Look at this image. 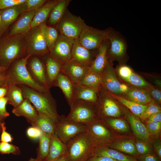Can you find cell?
<instances>
[{
  "label": "cell",
  "mask_w": 161,
  "mask_h": 161,
  "mask_svg": "<svg viewBox=\"0 0 161 161\" xmlns=\"http://www.w3.org/2000/svg\"><path fill=\"white\" fill-rule=\"evenodd\" d=\"M27 33L7 35L0 39V66L7 69L15 60L26 56Z\"/></svg>",
  "instance_id": "1"
},
{
  "label": "cell",
  "mask_w": 161,
  "mask_h": 161,
  "mask_svg": "<svg viewBox=\"0 0 161 161\" xmlns=\"http://www.w3.org/2000/svg\"><path fill=\"white\" fill-rule=\"evenodd\" d=\"M21 89L24 98L28 99L38 112L47 115L56 122L60 116L58 113L56 101L49 91L43 92L27 86L17 85Z\"/></svg>",
  "instance_id": "2"
},
{
  "label": "cell",
  "mask_w": 161,
  "mask_h": 161,
  "mask_svg": "<svg viewBox=\"0 0 161 161\" xmlns=\"http://www.w3.org/2000/svg\"><path fill=\"white\" fill-rule=\"evenodd\" d=\"M29 57L27 56L17 59L8 67L6 70L7 85L22 84L41 92L49 91V90L36 83L31 77L26 67L27 60Z\"/></svg>",
  "instance_id": "3"
},
{
  "label": "cell",
  "mask_w": 161,
  "mask_h": 161,
  "mask_svg": "<svg viewBox=\"0 0 161 161\" xmlns=\"http://www.w3.org/2000/svg\"><path fill=\"white\" fill-rule=\"evenodd\" d=\"M66 144V161H88L93 156L95 146L86 132L78 135Z\"/></svg>",
  "instance_id": "4"
},
{
  "label": "cell",
  "mask_w": 161,
  "mask_h": 161,
  "mask_svg": "<svg viewBox=\"0 0 161 161\" xmlns=\"http://www.w3.org/2000/svg\"><path fill=\"white\" fill-rule=\"evenodd\" d=\"M70 107V111L66 120L70 122L87 125L100 120L97 103L75 102Z\"/></svg>",
  "instance_id": "5"
},
{
  "label": "cell",
  "mask_w": 161,
  "mask_h": 161,
  "mask_svg": "<svg viewBox=\"0 0 161 161\" xmlns=\"http://www.w3.org/2000/svg\"><path fill=\"white\" fill-rule=\"evenodd\" d=\"M86 133L95 147L107 146L121 136L100 119L86 125Z\"/></svg>",
  "instance_id": "6"
},
{
  "label": "cell",
  "mask_w": 161,
  "mask_h": 161,
  "mask_svg": "<svg viewBox=\"0 0 161 161\" xmlns=\"http://www.w3.org/2000/svg\"><path fill=\"white\" fill-rule=\"evenodd\" d=\"M107 39L110 43L107 52L108 61L112 62L117 61L119 64H125L129 58L127 44L125 37L120 32L112 28Z\"/></svg>",
  "instance_id": "7"
},
{
  "label": "cell",
  "mask_w": 161,
  "mask_h": 161,
  "mask_svg": "<svg viewBox=\"0 0 161 161\" xmlns=\"http://www.w3.org/2000/svg\"><path fill=\"white\" fill-rule=\"evenodd\" d=\"M97 94V105L100 119L106 117H124L122 105L112 94L103 88Z\"/></svg>",
  "instance_id": "8"
},
{
  "label": "cell",
  "mask_w": 161,
  "mask_h": 161,
  "mask_svg": "<svg viewBox=\"0 0 161 161\" xmlns=\"http://www.w3.org/2000/svg\"><path fill=\"white\" fill-rule=\"evenodd\" d=\"M44 23L31 29L27 33L26 56L35 55L42 58L49 53V50L44 35Z\"/></svg>",
  "instance_id": "9"
},
{
  "label": "cell",
  "mask_w": 161,
  "mask_h": 161,
  "mask_svg": "<svg viewBox=\"0 0 161 161\" xmlns=\"http://www.w3.org/2000/svg\"><path fill=\"white\" fill-rule=\"evenodd\" d=\"M101 76L103 88L112 95L122 96L130 88L119 80L112 62L108 61Z\"/></svg>",
  "instance_id": "10"
},
{
  "label": "cell",
  "mask_w": 161,
  "mask_h": 161,
  "mask_svg": "<svg viewBox=\"0 0 161 161\" xmlns=\"http://www.w3.org/2000/svg\"><path fill=\"white\" fill-rule=\"evenodd\" d=\"M85 24L80 17L72 14L67 9L56 27L59 34L75 40L78 38Z\"/></svg>",
  "instance_id": "11"
},
{
  "label": "cell",
  "mask_w": 161,
  "mask_h": 161,
  "mask_svg": "<svg viewBox=\"0 0 161 161\" xmlns=\"http://www.w3.org/2000/svg\"><path fill=\"white\" fill-rule=\"evenodd\" d=\"M112 28L100 30L84 24L78 38L81 44L87 49L96 51L101 44L107 39Z\"/></svg>",
  "instance_id": "12"
},
{
  "label": "cell",
  "mask_w": 161,
  "mask_h": 161,
  "mask_svg": "<svg viewBox=\"0 0 161 161\" xmlns=\"http://www.w3.org/2000/svg\"><path fill=\"white\" fill-rule=\"evenodd\" d=\"M65 117L60 116L56 123L55 134L61 141L66 144L78 135L86 132L87 126L85 124L68 121L66 120Z\"/></svg>",
  "instance_id": "13"
},
{
  "label": "cell",
  "mask_w": 161,
  "mask_h": 161,
  "mask_svg": "<svg viewBox=\"0 0 161 161\" xmlns=\"http://www.w3.org/2000/svg\"><path fill=\"white\" fill-rule=\"evenodd\" d=\"M74 40L67 38L59 33L58 38L49 54L62 65L72 58V50Z\"/></svg>",
  "instance_id": "14"
},
{
  "label": "cell",
  "mask_w": 161,
  "mask_h": 161,
  "mask_svg": "<svg viewBox=\"0 0 161 161\" xmlns=\"http://www.w3.org/2000/svg\"><path fill=\"white\" fill-rule=\"evenodd\" d=\"M115 70L119 80L130 87L144 89L152 85L126 64H119Z\"/></svg>",
  "instance_id": "15"
},
{
  "label": "cell",
  "mask_w": 161,
  "mask_h": 161,
  "mask_svg": "<svg viewBox=\"0 0 161 161\" xmlns=\"http://www.w3.org/2000/svg\"><path fill=\"white\" fill-rule=\"evenodd\" d=\"M26 67L32 78L36 83L49 90L46 78L45 64L42 57L30 56L27 59Z\"/></svg>",
  "instance_id": "16"
},
{
  "label": "cell",
  "mask_w": 161,
  "mask_h": 161,
  "mask_svg": "<svg viewBox=\"0 0 161 161\" xmlns=\"http://www.w3.org/2000/svg\"><path fill=\"white\" fill-rule=\"evenodd\" d=\"M124 117L129 124L132 132L136 139L151 143L152 138L146 127L141 120L134 116L128 109L123 106Z\"/></svg>",
  "instance_id": "17"
},
{
  "label": "cell",
  "mask_w": 161,
  "mask_h": 161,
  "mask_svg": "<svg viewBox=\"0 0 161 161\" xmlns=\"http://www.w3.org/2000/svg\"><path fill=\"white\" fill-rule=\"evenodd\" d=\"M89 70V67L82 65L72 58L63 65L61 72L74 83H79Z\"/></svg>",
  "instance_id": "18"
},
{
  "label": "cell",
  "mask_w": 161,
  "mask_h": 161,
  "mask_svg": "<svg viewBox=\"0 0 161 161\" xmlns=\"http://www.w3.org/2000/svg\"><path fill=\"white\" fill-rule=\"evenodd\" d=\"M134 135L121 136L106 146L136 157L138 155Z\"/></svg>",
  "instance_id": "19"
},
{
  "label": "cell",
  "mask_w": 161,
  "mask_h": 161,
  "mask_svg": "<svg viewBox=\"0 0 161 161\" xmlns=\"http://www.w3.org/2000/svg\"><path fill=\"white\" fill-rule=\"evenodd\" d=\"M97 50H89L81 44L78 38L75 39L72 50V59L89 67L95 57Z\"/></svg>",
  "instance_id": "20"
},
{
  "label": "cell",
  "mask_w": 161,
  "mask_h": 161,
  "mask_svg": "<svg viewBox=\"0 0 161 161\" xmlns=\"http://www.w3.org/2000/svg\"><path fill=\"white\" fill-rule=\"evenodd\" d=\"M24 3L0 10L1 21L0 37L18 16L26 11Z\"/></svg>",
  "instance_id": "21"
},
{
  "label": "cell",
  "mask_w": 161,
  "mask_h": 161,
  "mask_svg": "<svg viewBox=\"0 0 161 161\" xmlns=\"http://www.w3.org/2000/svg\"><path fill=\"white\" fill-rule=\"evenodd\" d=\"M109 41L106 39L97 51L95 57L89 67V71L98 75H101L108 61L107 52Z\"/></svg>",
  "instance_id": "22"
},
{
  "label": "cell",
  "mask_w": 161,
  "mask_h": 161,
  "mask_svg": "<svg viewBox=\"0 0 161 161\" xmlns=\"http://www.w3.org/2000/svg\"><path fill=\"white\" fill-rule=\"evenodd\" d=\"M38 9L27 11L22 13L12 27L7 35L11 36L27 33L31 29L30 24L32 19Z\"/></svg>",
  "instance_id": "23"
},
{
  "label": "cell",
  "mask_w": 161,
  "mask_h": 161,
  "mask_svg": "<svg viewBox=\"0 0 161 161\" xmlns=\"http://www.w3.org/2000/svg\"><path fill=\"white\" fill-rule=\"evenodd\" d=\"M12 112L17 116H23L26 118L27 122L32 126L36 122L38 112L30 102L27 98L16 107H14Z\"/></svg>",
  "instance_id": "24"
},
{
  "label": "cell",
  "mask_w": 161,
  "mask_h": 161,
  "mask_svg": "<svg viewBox=\"0 0 161 161\" xmlns=\"http://www.w3.org/2000/svg\"><path fill=\"white\" fill-rule=\"evenodd\" d=\"M45 64L47 80L50 88L54 86L56 78L63 65L49 53L42 57Z\"/></svg>",
  "instance_id": "25"
},
{
  "label": "cell",
  "mask_w": 161,
  "mask_h": 161,
  "mask_svg": "<svg viewBox=\"0 0 161 161\" xmlns=\"http://www.w3.org/2000/svg\"><path fill=\"white\" fill-rule=\"evenodd\" d=\"M67 144L63 143L55 133L51 136L48 156L44 161H56L66 154Z\"/></svg>",
  "instance_id": "26"
},
{
  "label": "cell",
  "mask_w": 161,
  "mask_h": 161,
  "mask_svg": "<svg viewBox=\"0 0 161 161\" xmlns=\"http://www.w3.org/2000/svg\"><path fill=\"white\" fill-rule=\"evenodd\" d=\"M97 94L95 90L79 83L75 84L73 103L82 102L97 103Z\"/></svg>",
  "instance_id": "27"
},
{
  "label": "cell",
  "mask_w": 161,
  "mask_h": 161,
  "mask_svg": "<svg viewBox=\"0 0 161 161\" xmlns=\"http://www.w3.org/2000/svg\"><path fill=\"white\" fill-rule=\"evenodd\" d=\"M54 86L61 89L71 106L73 103L75 83L61 71L56 78Z\"/></svg>",
  "instance_id": "28"
},
{
  "label": "cell",
  "mask_w": 161,
  "mask_h": 161,
  "mask_svg": "<svg viewBox=\"0 0 161 161\" xmlns=\"http://www.w3.org/2000/svg\"><path fill=\"white\" fill-rule=\"evenodd\" d=\"M101 119L120 135H134L129 124L124 117H106Z\"/></svg>",
  "instance_id": "29"
},
{
  "label": "cell",
  "mask_w": 161,
  "mask_h": 161,
  "mask_svg": "<svg viewBox=\"0 0 161 161\" xmlns=\"http://www.w3.org/2000/svg\"><path fill=\"white\" fill-rule=\"evenodd\" d=\"M93 156H107L120 161H137L135 157L106 146L95 147Z\"/></svg>",
  "instance_id": "30"
},
{
  "label": "cell",
  "mask_w": 161,
  "mask_h": 161,
  "mask_svg": "<svg viewBox=\"0 0 161 161\" xmlns=\"http://www.w3.org/2000/svg\"><path fill=\"white\" fill-rule=\"evenodd\" d=\"M122 97L125 99L143 105H146L154 101L143 89L130 87L128 91Z\"/></svg>",
  "instance_id": "31"
},
{
  "label": "cell",
  "mask_w": 161,
  "mask_h": 161,
  "mask_svg": "<svg viewBox=\"0 0 161 161\" xmlns=\"http://www.w3.org/2000/svg\"><path fill=\"white\" fill-rule=\"evenodd\" d=\"M59 0H47L35 15L31 23V29L45 22L52 8Z\"/></svg>",
  "instance_id": "32"
},
{
  "label": "cell",
  "mask_w": 161,
  "mask_h": 161,
  "mask_svg": "<svg viewBox=\"0 0 161 161\" xmlns=\"http://www.w3.org/2000/svg\"><path fill=\"white\" fill-rule=\"evenodd\" d=\"M71 0H60L52 7L48 16V23L50 26H56L61 20Z\"/></svg>",
  "instance_id": "33"
},
{
  "label": "cell",
  "mask_w": 161,
  "mask_h": 161,
  "mask_svg": "<svg viewBox=\"0 0 161 161\" xmlns=\"http://www.w3.org/2000/svg\"><path fill=\"white\" fill-rule=\"evenodd\" d=\"M56 124V122L52 118L38 112L37 120L32 126L38 128L42 132L51 136L55 133Z\"/></svg>",
  "instance_id": "34"
},
{
  "label": "cell",
  "mask_w": 161,
  "mask_h": 161,
  "mask_svg": "<svg viewBox=\"0 0 161 161\" xmlns=\"http://www.w3.org/2000/svg\"><path fill=\"white\" fill-rule=\"evenodd\" d=\"M79 83L93 89L97 93L103 87L101 76L89 70Z\"/></svg>",
  "instance_id": "35"
},
{
  "label": "cell",
  "mask_w": 161,
  "mask_h": 161,
  "mask_svg": "<svg viewBox=\"0 0 161 161\" xmlns=\"http://www.w3.org/2000/svg\"><path fill=\"white\" fill-rule=\"evenodd\" d=\"M5 97L8 99L7 103L11 105L14 107L19 105L24 99L21 89L16 84L8 86Z\"/></svg>",
  "instance_id": "36"
},
{
  "label": "cell",
  "mask_w": 161,
  "mask_h": 161,
  "mask_svg": "<svg viewBox=\"0 0 161 161\" xmlns=\"http://www.w3.org/2000/svg\"><path fill=\"white\" fill-rule=\"evenodd\" d=\"M51 136L41 131L39 137V143L37 149L36 158L44 161L49 154L50 144Z\"/></svg>",
  "instance_id": "37"
},
{
  "label": "cell",
  "mask_w": 161,
  "mask_h": 161,
  "mask_svg": "<svg viewBox=\"0 0 161 161\" xmlns=\"http://www.w3.org/2000/svg\"><path fill=\"white\" fill-rule=\"evenodd\" d=\"M112 95L134 116L139 118L141 114L146 109L148 105L139 104L128 100L122 96Z\"/></svg>",
  "instance_id": "38"
},
{
  "label": "cell",
  "mask_w": 161,
  "mask_h": 161,
  "mask_svg": "<svg viewBox=\"0 0 161 161\" xmlns=\"http://www.w3.org/2000/svg\"><path fill=\"white\" fill-rule=\"evenodd\" d=\"M44 31L45 39L49 50L57 41L59 33L56 27L48 26L45 22L44 23Z\"/></svg>",
  "instance_id": "39"
},
{
  "label": "cell",
  "mask_w": 161,
  "mask_h": 161,
  "mask_svg": "<svg viewBox=\"0 0 161 161\" xmlns=\"http://www.w3.org/2000/svg\"><path fill=\"white\" fill-rule=\"evenodd\" d=\"M135 143L138 155L155 153L151 143L144 142L136 138Z\"/></svg>",
  "instance_id": "40"
},
{
  "label": "cell",
  "mask_w": 161,
  "mask_h": 161,
  "mask_svg": "<svg viewBox=\"0 0 161 161\" xmlns=\"http://www.w3.org/2000/svg\"><path fill=\"white\" fill-rule=\"evenodd\" d=\"M159 112H161L160 105L153 101L148 105L146 109L140 115L139 118L144 123L150 116Z\"/></svg>",
  "instance_id": "41"
},
{
  "label": "cell",
  "mask_w": 161,
  "mask_h": 161,
  "mask_svg": "<svg viewBox=\"0 0 161 161\" xmlns=\"http://www.w3.org/2000/svg\"><path fill=\"white\" fill-rule=\"evenodd\" d=\"M143 89L147 92L154 102L160 105H161V88L151 85Z\"/></svg>",
  "instance_id": "42"
},
{
  "label": "cell",
  "mask_w": 161,
  "mask_h": 161,
  "mask_svg": "<svg viewBox=\"0 0 161 161\" xmlns=\"http://www.w3.org/2000/svg\"><path fill=\"white\" fill-rule=\"evenodd\" d=\"M11 153L19 155L21 151L19 148L11 143L0 142V154H3Z\"/></svg>",
  "instance_id": "43"
},
{
  "label": "cell",
  "mask_w": 161,
  "mask_h": 161,
  "mask_svg": "<svg viewBox=\"0 0 161 161\" xmlns=\"http://www.w3.org/2000/svg\"><path fill=\"white\" fill-rule=\"evenodd\" d=\"M144 123L152 138L161 137V122H146Z\"/></svg>",
  "instance_id": "44"
},
{
  "label": "cell",
  "mask_w": 161,
  "mask_h": 161,
  "mask_svg": "<svg viewBox=\"0 0 161 161\" xmlns=\"http://www.w3.org/2000/svg\"><path fill=\"white\" fill-rule=\"evenodd\" d=\"M47 1L46 0H26L24 3L26 11L37 10L41 7Z\"/></svg>",
  "instance_id": "45"
},
{
  "label": "cell",
  "mask_w": 161,
  "mask_h": 161,
  "mask_svg": "<svg viewBox=\"0 0 161 161\" xmlns=\"http://www.w3.org/2000/svg\"><path fill=\"white\" fill-rule=\"evenodd\" d=\"M7 98L4 97L0 98V121H4L6 118L10 115L6 109V105L7 103Z\"/></svg>",
  "instance_id": "46"
},
{
  "label": "cell",
  "mask_w": 161,
  "mask_h": 161,
  "mask_svg": "<svg viewBox=\"0 0 161 161\" xmlns=\"http://www.w3.org/2000/svg\"><path fill=\"white\" fill-rule=\"evenodd\" d=\"M26 0H0V10L22 4Z\"/></svg>",
  "instance_id": "47"
},
{
  "label": "cell",
  "mask_w": 161,
  "mask_h": 161,
  "mask_svg": "<svg viewBox=\"0 0 161 161\" xmlns=\"http://www.w3.org/2000/svg\"><path fill=\"white\" fill-rule=\"evenodd\" d=\"M151 144L154 152L161 160V137L152 138Z\"/></svg>",
  "instance_id": "48"
},
{
  "label": "cell",
  "mask_w": 161,
  "mask_h": 161,
  "mask_svg": "<svg viewBox=\"0 0 161 161\" xmlns=\"http://www.w3.org/2000/svg\"><path fill=\"white\" fill-rule=\"evenodd\" d=\"M1 126L2 129L1 134L0 137V142L5 143H11L13 138L11 135L6 131V127L5 126V123L1 122Z\"/></svg>",
  "instance_id": "49"
},
{
  "label": "cell",
  "mask_w": 161,
  "mask_h": 161,
  "mask_svg": "<svg viewBox=\"0 0 161 161\" xmlns=\"http://www.w3.org/2000/svg\"><path fill=\"white\" fill-rule=\"evenodd\" d=\"M137 161H161L155 153L139 155L136 157Z\"/></svg>",
  "instance_id": "50"
},
{
  "label": "cell",
  "mask_w": 161,
  "mask_h": 161,
  "mask_svg": "<svg viewBox=\"0 0 161 161\" xmlns=\"http://www.w3.org/2000/svg\"><path fill=\"white\" fill-rule=\"evenodd\" d=\"M26 133L27 136L30 138L36 139L39 138L41 131L38 128L32 126L27 129Z\"/></svg>",
  "instance_id": "51"
},
{
  "label": "cell",
  "mask_w": 161,
  "mask_h": 161,
  "mask_svg": "<svg viewBox=\"0 0 161 161\" xmlns=\"http://www.w3.org/2000/svg\"><path fill=\"white\" fill-rule=\"evenodd\" d=\"M161 122V112L154 113L150 116L145 121L146 122Z\"/></svg>",
  "instance_id": "52"
},
{
  "label": "cell",
  "mask_w": 161,
  "mask_h": 161,
  "mask_svg": "<svg viewBox=\"0 0 161 161\" xmlns=\"http://www.w3.org/2000/svg\"><path fill=\"white\" fill-rule=\"evenodd\" d=\"M88 161H120L107 156H96L92 157Z\"/></svg>",
  "instance_id": "53"
},
{
  "label": "cell",
  "mask_w": 161,
  "mask_h": 161,
  "mask_svg": "<svg viewBox=\"0 0 161 161\" xmlns=\"http://www.w3.org/2000/svg\"><path fill=\"white\" fill-rule=\"evenodd\" d=\"M6 70L0 72V87L7 85Z\"/></svg>",
  "instance_id": "54"
},
{
  "label": "cell",
  "mask_w": 161,
  "mask_h": 161,
  "mask_svg": "<svg viewBox=\"0 0 161 161\" xmlns=\"http://www.w3.org/2000/svg\"><path fill=\"white\" fill-rule=\"evenodd\" d=\"M8 88V86L7 85L0 87V98L5 97Z\"/></svg>",
  "instance_id": "55"
},
{
  "label": "cell",
  "mask_w": 161,
  "mask_h": 161,
  "mask_svg": "<svg viewBox=\"0 0 161 161\" xmlns=\"http://www.w3.org/2000/svg\"><path fill=\"white\" fill-rule=\"evenodd\" d=\"M56 161H66V154Z\"/></svg>",
  "instance_id": "56"
},
{
  "label": "cell",
  "mask_w": 161,
  "mask_h": 161,
  "mask_svg": "<svg viewBox=\"0 0 161 161\" xmlns=\"http://www.w3.org/2000/svg\"><path fill=\"white\" fill-rule=\"evenodd\" d=\"M28 161H41L37 159V158H34L32 157H31L28 160Z\"/></svg>",
  "instance_id": "57"
},
{
  "label": "cell",
  "mask_w": 161,
  "mask_h": 161,
  "mask_svg": "<svg viewBox=\"0 0 161 161\" xmlns=\"http://www.w3.org/2000/svg\"><path fill=\"white\" fill-rule=\"evenodd\" d=\"M7 68L0 66V72H3L6 70Z\"/></svg>",
  "instance_id": "58"
},
{
  "label": "cell",
  "mask_w": 161,
  "mask_h": 161,
  "mask_svg": "<svg viewBox=\"0 0 161 161\" xmlns=\"http://www.w3.org/2000/svg\"><path fill=\"white\" fill-rule=\"evenodd\" d=\"M1 17L0 10V30L1 27Z\"/></svg>",
  "instance_id": "59"
},
{
  "label": "cell",
  "mask_w": 161,
  "mask_h": 161,
  "mask_svg": "<svg viewBox=\"0 0 161 161\" xmlns=\"http://www.w3.org/2000/svg\"><path fill=\"white\" fill-rule=\"evenodd\" d=\"M1 122L0 121V134L1 133L2 131L1 128Z\"/></svg>",
  "instance_id": "60"
}]
</instances>
